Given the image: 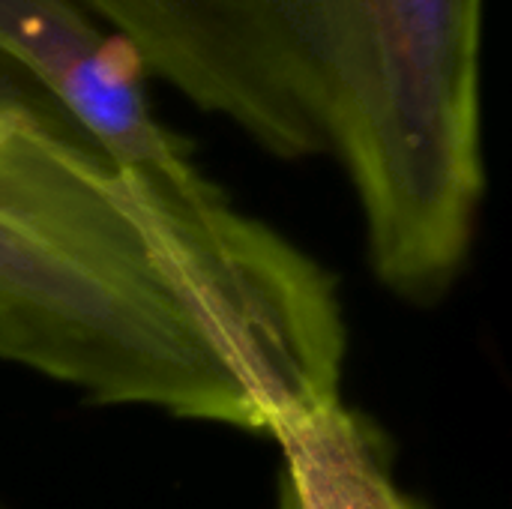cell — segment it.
Wrapping results in <instances>:
<instances>
[{
    "mask_svg": "<svg viewBox=\"0 0 512 509\" xmlns=\"http://www.w3.org/2000/svg\"><path fill=\"white\" fill-rule=\"evenodd\" d=\"M336 279L240 207L195 216L0 81V360L90 402L273 438L342 399Z\"/></svg>",
    "mask_w": 512,
    "mask_h": 509,
    "instance_id": "6da1fadb",
    "label": "cell"
},
{
    "mask_svg": "<svg viewBox=\"0 0 512 509\" xmlns=\"http://www.w3.org/2000/svg\"><path fill=\"white\" fill-rule=\"evenodd\" d=\"M144 75L279 159L333 156L375 276L435 303L486 192L483 0H72Z\"/></svg>",
    "mask_w": 512,
    "mask_h": 509,
    "instance_id": "7a4b0ae2",
    "label": "cell"
},
{
    "mask_svg": "<svg viewBox=\"0 0 512 509\" xmlns=\"http://www.w3.org/2000/svg\"><path fill=\"white\" fill-rule=\"evenodd\" d=\"M0 57L24 69L114 165L171 207L222 216L237 204L153 114L132 48L72 0H0Z\"/></svg>",
    "mask_w": 512,
    "mask_h": 509,
    "instance_id": "3957f363",
    "label": "cell"
},
{
    "mask_svg": "<svg viewBox=\"0 0 512 509\" xmlns=\"http://www.w3.org/2000/svg\"><path fill=\"white\" fill-rule=\"evenodd\" d=\"M273 441L297 509H411L384 432L342 399L288 420Z\"/></svg>",
    "mask_w": 512,
    "mask_h": 509,
    "instance_id": "277c9868",
    "label": "cell"
},
{
    "mask_svg": "<svg viewBox=\"0 0 512 509\" xmlns=\"http://www.w3.org/2000/svg\"><path fill=\"white\" fill-rule=\"evenodd\" d=\"M279 509H297V501H294V495H291L285 480H279Z\"/></svg>",
    "mask_w": 512,
    "mask_h": 509,
    "instance_id": "5b68a950",
    "label": "cell"
},
{
    "mask_svg": "<svg viewBox=\"0 0 512 509\" xmlns=\"http://www.w3.org/2000/svg\"><path fill=\"white\" fill-rule=\"evenodd\" d=\"M411 509H426L423 504H417V501H411Z\"/></svg>",
    "mask_w": 512,
    "mask_h": 509,
    "instance_id": "8992f818",
    "label": "cell"
},
{
    "mask_svg": "<svg viewBox=\"0 0 512 509\" xmlns=\"http://www.w3.org/2000/svg\"><path fill=\"white\" fill-rule=\"evenodd\" d=\"M0 509H3V507H0Z\"/></svg>",
    "mask_w": 512,
    "mask_h": 509,
    "instance_id": "52a82bcc",
    "label": "cell"
}]
</instances>
